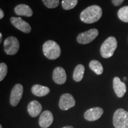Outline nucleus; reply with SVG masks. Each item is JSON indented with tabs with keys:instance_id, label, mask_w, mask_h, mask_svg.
<instances>
[{
	"instance_id": "16",
	"label": "nucleus",
	"mask_w": 128,
	"mask_h": 128,
	"mask_svg": "<svg viewBox=\"0 0 128 128\" xmlns=\"http://www.w3.org/2000/svg\"><path fill=\"white\" fill-rule=\"evenodd\" d=\"M32 92L38 97H44L50 92V89L40 84H35L32 87Z\"/></svg>"
},
{
	"instance_id": "27",
	"label": "nucleus",
	"mask_w": 128,
	"mask_h": 128,
	"mask_svg": "<svg viewBox=\"0 0 128 128\" xmlns=\"http://www.w3.org/2000/svg\"><path fill=\"white\" fill-rule=\"evenodd\" d=\"M126 80H127V78H126V77H124V81H126Z\"/></svg>"
},
{
	"instance_id": "20",
	"label": "nucleus",
	"mask_w": 128,
	"mask_h": 128,
	"mask_svg": "<svg viewBox=\"0 0 128 128\" xmlns=\"http://www.w3.org/2000/svg\"><path fill=\"white\" fill-rule=\"evenodd\" d=\"M78 0H62V7L65 10H70L76 7Z\"/></svg>"
},
{
	"instance_id": "4",
	"label": "nucleus",
	"mask_w": 128,
	"mask_h": 128,
	"mask_svg": "<svg viewBox=\"0 0 128 128\" xmlns=\"http://www.w3.org/2000/svg\"><path fill=\"white\" fill-rule=\"evenodd\" d=\"M115 128H128V112L123 108H119L114 112L113 118Z\"/></svg>"
},
{
	"instance_id": "22",
	"label": "nucleus",
	"mask_w": 128,
	"mask_h": 128,
	"mask_svg": "<svg viewBox=\"0 0 128 128\" xmlns=\"http://www.w3.org/2000/svg\"><path fill=\"white\" fill-rule=\"evenodd\" d=\"M7 66L5 63H1L0 64V81H2L6 77L7 74Z\"/></svg>"
},
{
	"instance_id": "5",
	"label": "nucleus",
	"mask_w": 128,
	"mask_h": 128,
	"mask_svg": "<svg viewBox=\"0 0 128 128\" xmlns=\"http://www.w3.org/2000/svg\"><path fill=\"white\" fill-rule=\"evenodd\" d=\"M20 44L18 39L14 36H10L4 42L5 52L8 55H14L18 52Z\"/></svg>"
},
{
	"instance_id": "6",
	"label": "nucleus",
	"mask_w": 128,
	"mask_h": 128,
	"mask_svg": "<svg viewBox=\"0 0 128 128\" xmlns=\"http://www.w3.org/2000/svg\"><path fill=\"white\" fill-rule=\"evenodd\" d=\"M98 35V30L96 28H92L78 34L76 38V41L80 44H88L93 41Z\"/></svg>"
},
{
	"instance_id": "9",
	"label": "nucleus",
	"mask_w": 128,
	"mask_h": 128,
	"mask_svg": "<svg viewBox=\"0 0 128 128\" xmlns=\"http://www.w3.org/2000/svg\"><path fill=\"white\" fill-rule=\"evenodd\" d=\"M11 23L17 29L25 33H29L32 28L30 25L20 17H12L10 18Z\"/></svg>"
},
{
	"instance_id": "19",
	"label": "nucleus",
	"mask_w": 128,
	"mask_h": 128,
	"mask_svg": "<svg viewBox=\"0 0 128 128\" xmlns=\"http://www.w3.org/2000/svg\"><path fill=\"white\" fill-rule=\"evenodd\" d=\"M118 16L122 22L128 23V6H124L120 8L118 12Z\"/></svg>"
},
{
	"instance_id": "23",
	"label": "nucleus",
	"mask_w": 128,
	"mask_h": 128,
	"mask_svg": "<svg viewBox=\"0 0 128 128\" xmlns=\"http://www.w3.org/2000/svg\"><path fill=\"white\" fill-rule=\"evenodd\" d=\"M112 3L115 6H119L124 2V0H112Z\"/></svg>"
},
{
	"instance_id": "15",
	"label": "nucleus",
	"mask_w": 128,
	"mask_h": 128,
	"mask_svg": "<svg viewBox=\"0 0 128 128\" xmlns=\"http://www.w3.org/2000/svg\"><path fill=\"white\" fill-rule=\"evenodd\" d=\"M14 12L17 15L30 17L33 15V11L29 6L26 4H18L14 8Z\"/></svg>"
},
{
	"instance_id": "25",
	"label": "nucleus",
	"mask_w": 128,
	"mask_h": 128,
	"mask_svg": "<svg viewBox=\"0 0 128 128\" xmlns=\"http://www.w3.org/2000/svg\"><path fill=\"white\" fill-rule=\"evenodd\" d=\"M62 128H74L72 127V126H64V127Z\"/></svg>"
},
{
	"instance_id": "1",
	"label": "nucleus",
	"mask_w": 128,
	"mask_h": 128,
	"mask_svg": "<svg viewBox=\"0 0 128 128\" xmlns=\"http://www.w3.org/2000/svg\"><path fill=\"white\" fill-rule=\"evenodd\" d=\"M102 14V8L97 5H93L86 8L81 12L80 20L84 23H94L100 20Z\"/></svg>"
},
{
	"instance_id": "28",
	"label": "nucleus",
	"mask_w": 128,
	"mask_h": 128,
	"mask_svg": "<svg viewBox=\"0 0 128 128\" xmlns=\"http://www.w3.org/2000/svg\"><path fill=\"white\" fill-rule=\"evenodd\" d=\"M0 128H2V125H1V124L0 125Z\"/></svg>"
},
{
	"instance_id": "10",
	"label": "nucleus",
	"mask_w": 128,
	"mask_h": 128,
	"mask_svg": "<svg viewBox=\"0 0 128 128\" xmlns=\"http://www.w3.org/2000/svg\"><path fill=\"white\" fill-rule=\"evenodd\" d=\"M103 112V108L99 107L91 108L85 112L84 117L85 119L88 121H95L100 119Z\"/></svg>"
},
{
	"instance_id": "3",
	"label": "nucleus",
	"mask_w": 128,
	"mask_h": 128,
	"mask_svg": "<svg viewBox=\"0 0 128 128\" xmlns=\"http://www.w3.org/2000/svg\"><path fill=\"white\" fill-rule=\"evenodd\" d=\"M118 46V42L114 37L110 36L103 43L100 48V54L104 58H109L114 54Z\"/></svg>"
},
{
	"instance_id": "17",
	"label": "nucleus",
	"mask_w": 128,
	"mask_h": 128,
	"mask_svg": "<svg viewBox=\"0 0 128 128\" xmlns=\"http://www.w3.org/2000/svg\"><path fill=\"white\" fill-rule=\"evenodd\" d=\"M85 71V67L83 65H76L73 73V79L76 82H80L82 80Z\"/></svg>"
},
{
	"instance_id": "26",
	"label": "nucleus",
	"mask_w": 128,
	"mask_h": 128,
	"mask_svg": "<svg viewBox=\"0 0 128 128\" xmlns=\"http://www.w3.org/2000/svg\"><path fill=\"white\" fill-rule=\"evenodd\" d=\"M2 33H0V42H1V41H2Z\"/></svg>"
},
{
	"instance_id": "18",
	"label": "nucleus",
	"mask_w": 128,
	"mask_h": 128,
	"mask_svg": "<svg viewBox=\"0 0 128 128\" xmlns=\"http://www.w3.org/2000/svg\"><path fill=\"white\" fill-rule=\"evenodd\" d=\"M89 67L97 75H101L103 72V67L102 64L97 60H92L90 61Z\"/></svg>"
},
{
	"instance_id": "2",
	"label": "nucleus",
	"mask_w": 128,
	"mask_h": 128,
	"mask_svg": "<svg viewBox=\"0 0 128 128\" xmlns=\"http://www.w3.org/2000/svg\"><path fill=\"white\" fill-rule=\"evenodd\" d=\"M44 55L50 60H55L60 56L61 50L60 46L54 40H48L43 45Z\"/></svg>"
},
{
	"instance_id": "24",
	"label": "nucleus",
	"mask_w": 128,
	"mask_h": 128,
	"mask_svg": "<svg viewBox=\"0 0 128 128\" xmlns=\"http://www.w3.org/2000/svg\"><path fill=\"white\" fill-rule=\"evenodd\" d=\"M4 16V12H3L2 9H0V19H2Z\"/></svg>"
},
{
	"instance_id": "12",
	"label": "nucleus",
	"mask_w": 128,
	"mask_h": 128,
	"mask_svg": "<svg viewBox=\"0 0 128 128\" xmlns=\"http://www.w3.org/2000/svg\"><path fill=\"white\" fill-rule=\"evenodd\" d=\"M54 116L52 112L49 110H45L41 113L39 119V126L42 128H48L52 124Z\"/></svg>"
},
{
	"instance_id": "7",
	"label": "nucleus",
	"mask_w": 128,
	"mask_h": 128,
	"mask_svg": "<svg viewBox=\"0 0 128 128\" xmlns=\"http://www.w3.org/2000/svg\"><path fill=\"white\" fill-rule=\"evenodd\" d=\"M23 94V87L22 84H17L12 88L10 94L11 105L12 106H16L20 102L22 98Z\"/></svg>"
},
{
	"instance_id": "14",
	"label": "nucleus",
	"mask_w": 128,
	"mask_h": 128,
	"mask_svg": "<svg viewBox=\"0 0 128 128\" xmlns=\"http://www.w3.org/2000/svg\"><path fill=\"white\" fill-rule=\"evenodd\" d=\"M42 106L41 104L37 100L30 102L28 106V114L32 118H36L40 114Z\"/></svg>"
},
{
	"instance_id": "21",
	"label": "nucleus",
	"mask_w": 128,
	"mask_h": 128,
	"mask_svg": "<svg viewBox=\"0 0 128 128\" xmlns=\"http://www.w3.org/2000/svg\"><path fill=\"white\" fill-rule=\"evenodd\" d=\"M43 3L48 8H55L59 6L60 0H42Z\"/></svg>"
},
{
	"instance_id": "8",
	"label": "nucleus",
	"mask_w": 128,
	"mask_h": 128,
	"mask_svg": "<svg viewBox=\"0 0 128 128\" xmlns=\"http://www.w3.org/2000/svg\"><path fill=\"white\" fill-rule=\"evenodd\" d=\"M76 105V101L71 94L69 93L64 94L60 96L59 107L62 110H68Z\"/></svg>"
},
{
	"instance_id": "11",
	"label": "nucleus",
	"mask_w": 128,
	"mask_h": 128,
	"mask_svg": "<svg viewBox=\"0 0 128 128\" xmlns=\"http://www.w3.org/2000/svg\"><path fill=\"white\" fill-rule=\"evenodd\" d=\"M52 78L56 84L59 85L64 84L66 81L67 76L66 72L62 67H56L53 71Z\"/></svg>"
},
{
	"instance_id": "13",
	"label": "nucleus",
	"mask_w": 128,
	"mask_h": 128,
	"mask_svg": "<svg viewBox=\"0 0 128 128\" xmlns=\"http://www.w3.org/2000/svg\"><path fill=\"white\" fill-rule=\"evenodd\" d=\"M113 89L116 96L121 98L126 92V86L124 82H122L118 76L114 78L113 81Z\"/></svg>"
}]
</instances>
